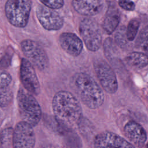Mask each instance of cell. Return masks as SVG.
Returning a JSON list of instances; mask_svg holds the SVG:
<instances>
[{"mask_svg": "<svg viewBox=\"0 0 148 148\" xmlns=\"http://www.w3.org/2000/svg\"><path fill=\"white\" fill-rule=\"evenodd\" d=\"M52 108L57 121L68 128L77 125L83 117L80 102L67 91H60L54 95Z\"/></svg>", "mask_w": 148, "mask_h": 148, "instance_id": "obj_1", "label": "cell"}, {"mask_svg": "<svg viewBox=\"0 0 148 148\" xmlns=\"http://www.w3.org/2000/svg\"><path fill=\"white\" fill-rule=\"evenodd\" d=\"M73 90L84 105L91 109L99 108L104 102V93L97 82L88 74L76 73L71 80Z\"/></svg>", "mask_w": 148, "mask_h": 148, "instance_id": "obj_2", "label": "cell"}, {"mask_svg": "<svg viewBox=\"0 0 148 148\" xmlns=\"http://www.w3.org/2000/svg\"><path fill=\"white\" fill-rule=\"evenodd\" d=\"M17 101L20 116L23 121L32 127L36 126L42 117L41 108L32 94L20 88L17 92Z\"/></svg>", "mask_w": 148, "mask_h": 148, "instance_id": "obj_3", "label": "cell"}, {"mask_svg": "<svg viewBox=\"0 0 148 148\" xmlns=\"http://www.w3.org/2000/svg\"><path fill=\"white\" fill-rule=\"evenodd\" d=\"M31 0H7L5 12L8 21L13 26L23 28L28 23Z\"/></svg>", "mask_w": 148, "mask_h": 148, "instance_id": "obj_4", "label": "cell"}, {"mask_svg": "<svg viewBox=\"0 0 148 148\" xmlns=\"http://www.w3.org/2000/svg\"><path fill=\"white\" fill-rule=\"evenodd\" d=\"M79 32L87 49L91 51L98 50L102 45V33L97 21L91 18H84L79 24Z\"/></svg>", "mask_w": 148, "mask_h": 148, "instance_id": "obj_5", "label": "cell"}, {"mask_svg": "<svg viewBox=\"0 0 148 148\" xmlns=\"http://www.w3.org/2000/svg\"><path fill=\"white\" fill-rule=\"evenodd\" d=\"M21 50L32 65L40 71L46 69L49 65V61L45 50L36 42L31 39H25L21 43Z\"/></svg>", "mask_w": 148, "mask_h": 148, "instance_id": "obj_6", "label": "cell"}, {"mask_svg": "<svg viewBox=\"0 0 148 148\" xmlns=\"http://www.w3.org/2000/svg\"><path fill=\"white\" fill-rule=\"evenodd\" d=\"M94 71L103 89L109 94L115 93L118 89L116 74L105 60H97L94 63Z\"/></svg>", "mask_w": 148, "mask_h": 148, "instance_id": "obj_7", "label": "cell"}, {"mask_svg": "<svg viewBox=\"0 0 148 148\" xmlns=\"http://www.w3.org/2000/svg\"><path fill=\"white\" fill-rule=\"evenodd\" d=\"M35 142L33 127L24 121L18 122L13 130L12 146L15 148H32Z\"/></svg>", "mask_w": 148, "mask_h": 148, "instance_id": "obj_8", "label": "cell"}, {"mask_svg": "<svg viewBox=\"0 0 148 148\" xmlns=\"http://www.w3.org/2000/svg\"><path fill=\"white\" fill-rule=\"evenodd\" d=\"M20 80L24 88L31 94L38 95L40 86L33 65L26 58H22L20 65Z\"/></svg>", "mask_w": 148, "mask_h": 148, "instance_id": "obj_9", "label": "cell"}, {"mask_svg": "<svg viewBox=\"0 0 148 148\" xmlns=\"http://www.w3.org/2000/svg\"><path fill=\"white\" fill-rule=\"evenodd\" d=\"M36 17L42 26L48 31H56L64 25L62 17L54 9L39 5L36 10Z\"/></svg>", "mask_w": 148, "mask_h": 148, "instance_id": "obj_10", "label": "cell"}, {"mask_svg": "<svg viewBox=\"0 0 148 148\" xmlns=\"http://www.w3.org/2000/svg\"><path fill=\"white\" fill-rule=\"evenodd\" d=\"M93 145L95 147H135L128 140L110 131H105L95 135Z\"/></svg>", "mask_w": 148, "mask_h": 148, "instance_id": "obj_11", "label": "cell"}, {"mask_svg": "<svg viewBox=\"0 0 148 148\" xmlns=\"http://www.w3.org/2000/svg\"><path fill=\"white\" fill-rule=\"evenodd\" d=\"M124 132L129 142L135 147L144 146L147 140V134L140 124L135 121H129L124 127Z\"/></svg>", "mask_w": 148, "mask_h": 148, "instance_id": "obj_12", "label": "cell"}, {"mask_svg": "<svg viewBox=\"0 0 148 148\" xmlns=\"http://www.w3.org/2000/svg\"><path fill=\"white\" fill-rule=\"evenodd\" d=\"M61 47L68 54L77 57L83 50V42L80 38L72 32L62 33L58 39Z\"/></svg>", "mask_w": 148, "mask_h": 148, "instance_id": "obj_13", "label": "cell"}, {"mask_svg": "<svg viewBox=\"0 0 148 148\" xmlns=\"http://www.w3.org/2000/svg\"><path fill=\"white\" fill-rule=\"evenodd\" d=\"M73 9L80 14L92 16L98 14L102 9V0H72Z\"/></svg>", "mask_w": 148, "mask_h": 148, "instance_id": "obj_14", "label": "cell"}, {"mask_svg": "<svg viewBox=\"0 0 148 148\" xmlns=\"http://www.w3.org/2000/svg\"><path fill=\"white\" fill-rule=\"evenodd\" d=\"M120 21V14L117 9L110 6L103 21V29L108 35L112 34L119 25Z\"/></svg>", "mask_w": 148, "mask_h": 148, "instance_id": "obj_15", "label": "cell"}, {"mask_svg": "<svg viewBox=\"0 0 148 148\" xmlns=\"http://www.w3.org/2000/svg\"><path fill=\"white\" fill-rule=\"evenodd\" d=\"M126 62L131 67L142 69L147 65V57L146 54L140 51H133L127 54L125 57Z\"/></svg>", "mask_w": 148, "mask_h": 148, "instance_id": "obj_16", "label": "cell"}, {"mask_svg": "<svg viewBox=\"0 0 148 148\" xmlns=\"http://www.w3.org/2000/svg\"><path fill=\"white\" fill-rule=\"evenodd\" d=\"M140 25L139 21L136 18L132 19L128 23L126 29V36L128 41L132 42L135 38Z\"/></svg>", "mask_w": 148, "mask_h": 148, "instance_id": "obj_17", "label": "cell"}, {"mask_svg": "<svg viewBox=\"0 0 148 148\" xmlns=\"http://www.w3.org/2000/svg\"><path fill=\"white\" fill-rule=\"evenodd\" d=\"M115 46V44L112 39L107 38L105 39L103 44L104 52L106 57L109 60L114 59L117 55V49Z\"/></svg>", "mask_w": 148, "mask_h": 148, "instance_id": "obj_18", "label": "cell"}, {"mask_svg": "<svg viewBox=\"0 0 148 148\" xmlns=\"http://www.w3.org/2000/svg\"><path fill=\"white\" fill-rule=\"evenodd\" d=\"M13 92L8 87L0 88V106L6 107L12 102Z\"/></svg>", "mask_w": 148, "mask_h": 148, "instance_id": "obj_19", "label": "cell"}, {"mask_svg": "<svg viewBox=\"0 0 148 148\" xmlns=\"http://www.w3.org/2000/svg\"><path fill=\"white\" fill-rule=\"evenodd\" d=\"M13 129L9 128L5 129L0 134L1 147H9L12 144Z\"/></svg>", "mask_w": 148, "mask_h": 148, "instance_id": "obj_20", "label": "cell"}, {"mask_svg": "<svg viewBox=\"0 0 148 148\" xmlns=\"http://www.w3.org/2000/svg\"><path fill=\"white\" fill-rule=\"evenodd\" d=\"M136 45L140 49L147 52V27L143 29L136 40Z\"/></svg>", "mask_w": 148, "mask_h": 148, "instance_id": "obj_21", "label": "cell"}, {"mask_svg": "<svg viewBox=\"0 0 148 148\" xmlns=\"http://www.w3.org/2000/svg\"><path fill=\"white\" fill-rule=\"evenodd\" d=\"M125 31V28L122 27L115 34V40L117 43L121 47L125 46L127 43V41H128L127 39Z\"/></svg>", "mask_w": 148, "mask_h": 148, "instance_id": "obj_22", "label": "cell"}, {"mask_svg": "<svg viewBox=\"0 0 148 148\" xmlns=\"http://www.w3.org/2000/svg\"><path fill=\"white\" fill-rule=\"evenodd\" d=\"M45 6L53 9H58L61 8L64 4V0H39Z\"/></svg>", "mask_w": 148, "mask_h": 148, "instance_id": "obj_23", "label": "cell"}, {"mask_svg": "<svg viewBox=\"0 0 148 148\" xmlns=\"http://www.w3.org/2000/svg\"><path fill=\"white\" fill-rule=\"evenodd\" d=\"M12 80V76L8 72L0 71V88L8 87Z\"/></svg>", "mask_w": 148, "mask_h": 148, "instance_id": "obj_24", "label": "cell"}, {"mask_svg": "<svg viewBox=\"0 0 148 148\" xmlns=\"http://www.w3.org/2000/svg\"><path fill=\"white\" fill-rule=\"evenodd\" d=\"M119 5L127 11H132L135 9V5L131 0H119Z\"/></svg>", "mask_w": 148, "mask_h": 148, "instance_id": "obj_25", "label": "cell"}, {"mask_svg": "<svg viewBox=\"0 0 148 148\" xmlns=\"http://www.w3.org/2000/svg\"><path fill=\"white\" fill-rule=\"evenodd\" d=\"M0 147H1V143H0Z\"/></svg>", "mask_w": 148, "mask_h": 148, "instance_id": "obj_26", "label": "cell"}]
</instances>
